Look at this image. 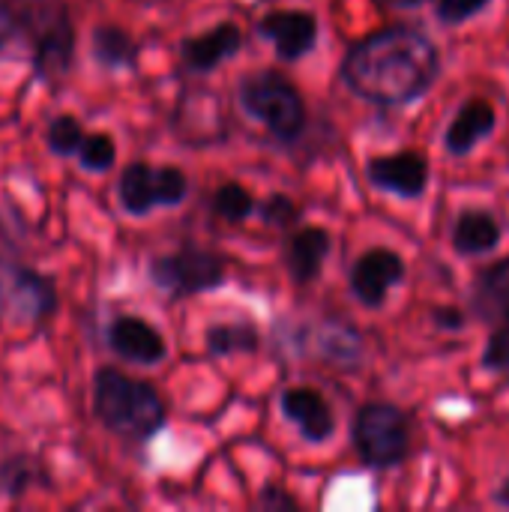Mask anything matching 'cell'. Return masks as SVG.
I'll list each match as a JSON object with an SVG mask.
<instances>
[{"label":"cell","mask_w":509,"mask_h":512,"mask_svg":"<svg viewBox=\"0 0 509 512\" xmlns=\"http://www.w3.org/2000/svg\"><path fill=\"white\" fill-rule=\"evenodd\" d=\"M51 477L45 465L30 453H9L0 459V498L21 501L33 489H48Z\"/></svg>","instance_id":"19"},{"label":"cell","mask_w":509,"mask_h":512,"mask_svg":"<svg viewBox=\"0 0 509 512\" xmlns=\"http://www.w3.org/2000/svg\"><path fill=\"white\" fill-rule=\"evenodd\" d=\"M255 33L276 48L279 60L297 63L318 45V18L306 9H276L255 24Z\"/></svg>","instance_id":"11"},{"label":"cell","mask_w":509,"mask_h":512,"mask_svg":"<svg viewBox=\"0 0 509 512\" xmlns=\"http://www.w3.org/2000/svg\"><path fill=\"white\" fill-rule=\"evenodd\" d=\"M27 30V15L18 12L12 3L0 0V54Z\"/></svg>","instance_id":"29"},{"label":"cell","mask_w":509,"mask_h":512,"mask_svg":"<svg viewBox=\"0 0 509 512\" xmlns=\"http://www.w3.org/2000/svg\"><path fill=\"white\" fill-rule=\"evenodd\" d=\"M57 285L36 267L0 255V315L9 324L42 327L57 315Z\"/></svg>","instance_id":"6"},{"label":"cell","mask_w":509,"mask_h":512,"mask_svg":"<svg viewBox=\"0 0 509 512\" xmlns=\"http://www.w3.org/2000/svg\"><path fill=\"white\" fill-rule=\"evenodd\" d=\"M381 3H387V6H393V9H417V6H423L426 0H381Z\"/></svg>","instance_id":"33"},{"label":"cell","mask_w":509,"mask_h":512,"mask_svg":"<svg viewBox=\"0 0 509 512\" xmlns=\"http://www.w3.org/2000/svg\"><path fill=\"white\" fill-rule=\"evenodd\" d=\"M339 75L357 99L378 108H405L441 78V51L426 30L390 24L354 42Z\"/></svg>","instance_id":"1"},{"label":"cell","mask_w":509,"mask_h":512,"mask_svg":"<svg viewBox=\"0 0 509 512\" xmlns=\"http://www.w3.org/2000/svg\"><path fill=\"white\" fill-rule=\"evenodd\" d=\"M255 207H258L261 222L276 231H294V225H300V219H303V207L297 204V198H291L285 192H273V195H267V201H261Z\"/></svg>","instance_id":"25"},{"label":"cell","mask_w":509,"mask_h":512,"mask_svg":"<svg viewBox=\"0 0 509 512\" xmlns=\"http://www.w3.org/2000/svg\"><path fill=\"white\" fill-rule=\"evenodd\" d=\"M90 408L96 423L126 444H147L168 423V408L159 390L114 366L93 372Z\"/></svg>","instance_id":"2"},{"label":"cell","mask_w":509,"mask_h":512,"mask_svg":"<svg viewBox=\"0 0 509 512\" xmlns=\"http://www.w3.org/2000/svg\"><path fill=\"white\" fill-rule=\"evenodd\" d=\"M237 99L243 111L252 120H258L282 144L297 141L309 126L306 99L282 72H273V69L249 72L237 84Z\"/></svg>","instance_id":"3"},{"label":"cell","mask_w":509,"mask_h":512,"mask_svg":"<svg viewBox=\"0 0 509 512\" xmlns=\"http://www.w3.org/2000/svg\"><path fill=\"white\" fill-rule=\"evenodd\" d=\"M129 3H138V6H159V3H168V0H129Z\"/></svg>","instance_id":"34"},{"label":"cell","mask_w":509,"mask_h":512,"mask_svg":"<svg viewBox=\"0 0 509 512\" xmlns=\"http://www.w3.org/2000/svg\"><path fill=\"white\" fill-rule=\"evenodd\" d=\"M474 309L486 321L509 324V258L489 264L474 282Z\"/></svg>","instance_id":"20"},{"label":"cell","mask_w":509,"mask_h":512,"mask_svg":"<svg viewBox=\"0 0 509 512\" xmlns=\"http://www.w3.org/2000/svg\"><path fill=\"white\" fill-rule=\"evenodd\" d=\"M432 321H435V327L450 330V333L468 327V315H465L462 309H456V306H435V309H432Z\"/></svg>","instance_id":"31"},{"label":"cell","mask_w":509,"mask_h":512,"mask_svg":"<svg viewBox=\"0 0 509 512\" xmlns=\"http://www.w3.org/2000/svg\"><path fill=\"white\" fill-rule=\"evenodd\" d=\"M30 30V66L33 78L60 87L75 66V24L66 6H51L45 12L27 15Z\"/></svg>","instance_id":"7"},{"label":"cell","mask_w":509,"mask_h":512,"mask_svg":"<svg viewBox=\"0 0 509 512\" xmlns=\"http://www.w3.org/2000/svg\"><path fill=\"white\" fill-rule=\"evenodd\" d=\"M90 54L93 60L102 66V69H111V72H120V69H135L138 66V39L120 27V24H99L93 27L90 33Z\"/></svg>","instance_id":"18"},{"label":"cell","mask_w":509,"mask_h":512,"mask_svg":"<svg viewBox=\"0 0 509 512\" xmlns=\"http://www.w3.org/2000/svg\"><path fill=\"white\" fill-rule=\"evenodd\" d=\"M204 345L213 357L255 354L261 348V330L252 321H225L213 324L204 333Z\"/></svg>","instance_id":"21"},{"label":"cell","mask_w":509,"mask_h":512,"mask_svg":"<svg viewBox=\"0 0 509 512\" xmlns=\"http://www.w3.org/2000/svg\"><path fill=\"white\" fill-rule=\"evenodd\" d=\"M504 240V225L495 213L489 210H462L453 222L450 243L456 255H486L495 252Z\"/></svg>","instance_id":"17"},{"label":"cell","mask_w":509,"mask_h":512,"mask_svg":"<svg viewBox=\"0 0 509 512\" xmlns=\"http://www.w3.org/2000/svg\"><path fill=\"white\" fill-rule=\"evenodd\" d=\"M279 408H282V417L300 432L306 444H327L336 435L333 405L315 387H306V384L285 387L279 396Z\"/></svg>","instance_id":"12"},{"label":"cell","mask_w":509,"mask_h":512,"mask_svg":"<svg viewBox=\"0 0 509 512\" xmlns=\"http://www.w3.org/2000/svg\"><path fill=\"white\" fill-rule=\"evenodd\" d=\"M321 354L333 363V366H345L354 369L363 357V342L357 336L354 327H336L324 336L321 342Z\"/></svg>","instance_id":"24"},{"label":"cell","mask_w":509,"mask_h":512,"mask_svg":"<svg viewBox=\"0 0 509 512\" xmlns=\"http://www.w3.org/2000/svg\"><path fill=\"white\" fill-rule=\"evenodd\" d=\"M408 276V264L399 252L387 246H375L363 252L348 273L351 294L366 309H381L393 288H399Z\"/></svg>","instance_id":"9"},{"label":"cell","mask_w":509,"mask_h":512,"mask_svg":"<svg viewBox=\"0 0 509 512\" xmlns=\"http://www.w3.org/2000/svg\"><path fill=\"white\" fill-rule=\"evenodd\" d=\"M351 441L366 468L393 471L411 456V420L393 402H369L354 417Z\"/></svg>","instance_id":"4"},{"label":"cell","mask_w":509,"mask_h":512,"mask_svg":"<svg viewBox=\"0 0 509 512\" xmlns=\"http://www.w3.org/2000/svg\"><path fill=\"white\" fill-rule=\"evenodd\" d=\"M78 162L84 171H93V174H105L114 168L117 162V144L111 135L105 132H96V135H84L81 147H78Z\"/></svg>","instance_id":"26"},{"label":"cell","mask_w":509,"mask_h":512,"mask_svg":"<svg viewBox=\"0 0 509 512\" xmlns=\"http://www.w3.org/2000/svg\"><path fill=\"white\" fill-rule=\"evenodd\" d=\"M483 369L509 375V324L498 327L483 348Z\"/></svg>","instance_id":"28"},{"label":"cell","mask_w":509,"mask_h":512,"mask_svg":"<svg viewBox=\"0 0 509 512\" xmlns=\"http://www.w3.org/2000/svg\"><path fill=\"white\" fill-rule=\"evenodd\" d=\"M108 348L132 366H159L168 357L165 336L141 315H117L105 330Z\"/></svg>","instance_id":"13"},{"label":"cell","mask_w":509,"mask_h":512,"mask_svg":"<svg viewBox=\"0 0 509 512\" xmlns=\"http://www.w3.org/2000/svg\"><path fill=\"white\" fill-rule=\"evenodd\" d=\"M492 498H495V504H498V507L509 510V477L501 483V486H498V489H495V495H492Z\"/></svg>","instance_id":"32"},{"label":"cell","mask_w":509,"mask_h":512,"mask_svg":"<svg viewBox=\"0 0 509 512\" xmlns=\"http://www.w3.org/2000/svg\"><path fill=\"white\" fill-rule=\"evenodd\" d=\"M255 204V195L240 183H222L210 198V210L222 222H246L255 213Z\"/></svg>","instance_id":"22"},{"label":"cell","mask_w":509,"mask_h":512,"mask_svg":"<svg viewBox=\"0 0 509 512\" xmlns=\"http://www.w3.org/2000/svg\"><path fill=\"white\" fill-rule=\"evenodd\" d=\"M255 507L267 512H297L300 501L291 492H285L282 486H264L261 495L255 498Z\"/></svg>","instance_id":"30"},{"label":"cell","mask_w":509,"mask_h":512,"mask_svg":"<svg viewBox=\"0 0 509 512\" xmlns=\"http://www.w3.org/2000/svg\"><path fill=\"white\" fill-rule=\"evenodd\" d=\"M330 249H333V237L327 228H321V225L294 228L285 243V270H288L291 282L294 285L318 282L324 261L330 258Z\"/></svg>","instance_id":"15"},{"label":"cell","mask_w":509,"mask_h":512,"mask_svg":"<svg viewBox=\"0 0 509 512\" xmlns=\"http://www.w3.org/2000/svg\"><path fill=\"white\" fill-rule=\"evenodd\" d=\"M189 195V177L177 165L129 162L117 180V204L126 216H150L159 207H177Z\"/></svg>","instance_id":"8"},{"label":"cell","mask_w":509,"mask_h":512,"mask_svg":"<svg viewBox=\"0 0 509 512\" xmlns=\"http://www.w3.org/2000/svg\"><path fill=\"white\" fill-rule=\"evenodd\" d=\"M84 135H87V132H84V126H81V120H78L75 114H57V117H51L48 126H45V147H48L54 156L69 159V156L78 153Z\"/></svg>","instance_id":"23"},{"label":"cell","mask_w":509,"mask_h":512,"mask_svg":"<svg viewBox=\"0 0 509 512\" xmlns=\"http://www.w3.org/2000/svg\"><path fill=\"white\" fill-rule=\"evenodd\" d=\"M495 126L498 111L489 99H465L444 132V147L450 156H471L495 132Z\"/></svg>","instance_id":"16"},{"label":"cell","mask_w":509,"mask_h":512,"mask_svg":"<svg viewBox=\"0 0 509 512\" xmlns=\"http://www.w3.org/2000/svg\"><path fill=\"white\" fill-rule=\"evenodd\" d=\"M366 180L387 195L402 201H417L426 195L432 180V165L423 150H399L387 156H372L366 162Z\"/></svg>","instance_id":"10"},{"label":"cell","mask_w":509,"mask_h":512,"mask_svg":"<svg viewBox=\"0 0 509 512\" xmlns=\"http://www.w3.org/2000/svg\"><path fill=\"white\" fill-rule=\"evenodd\" d=\"M492 0H438L435 6V15L441 24L447 27H459L465 21H471L474 15H480Z\"/></svg>","instance_id":"27"},{"label":"cell","mask_w":509,"mask_h":512,"mask_svg":"<svg viewBox=\"0 0 509 512\" xmlns=\"http://www.w3.org/2000/svg\"><path fill=\"white\" fill-rule=\"evenodd\" d=\"M243 48V30L234 21H219L210 30H204L201 36H186L180 42V57L183 66L192 72H213L222 63H228L237 51Z\"/></svg>","instance_id":"14"},{"label":"cell","mask_w":509,"mask_h":512,"mask_svg":"<svg viewBox=\"0 0 509 512\" xmlns=\"http://www.w3.org/2000/svg\"><path fill=\"white\" fill-rule=\"evenodd\" d=\"M147 276L171 300H186V297H198V294L222 288L228 279V267H225V258L210 249L183 246L177 252L150 258Z\"/></svg>","instance_id":"5"}]
</instances>
